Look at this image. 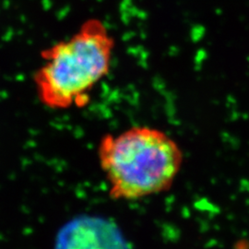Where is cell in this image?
I'll use <instances>...</instances> for the list:
<instances>
[{
  "instance_id": "cell-1",
  "label": "cell",
  "mask_w": 249,
  "mask_h": 249,
  "mask_svg": "<svg viewBox=\"0 0 249 249\" xmlns=\"http://www.w3.org/2000/svg\"><path fill=\"white\" fill-rule=\"evenodd\" d=\"M99 165L115 200H137L170 189L181 171L184 154L164 131L136 125L107 134L99 142Z\"/></svg>"
},
{
  "instance_id": "cell-2",
  "label": "cell",
  "mask_w": 249,
  "mask_h": 249,
  "mask_svg": "<svg viewBox=\"0 0 249 249\" xmlns=\"http://www.w3.org/2000/svg\"><path fill=\"white\" fill-rule=\"evenodd\" d=\"M115 39L101 19L89 18L70 38L42 51L34 75L37 97L53 110L81 108L111 69Z\"/></svg>"
}]
</instances>
